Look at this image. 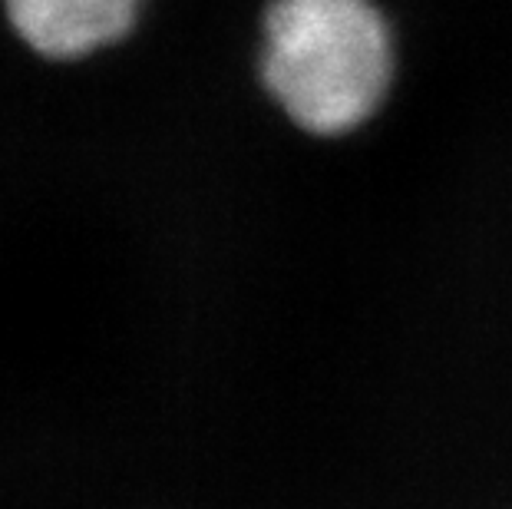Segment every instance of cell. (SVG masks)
<instances>
[{"label": "cell", "instance_id": "7a4b0ae2", "mask_svg": "<svg viewBox=\"0 0 512 509\" xmlns=\"http://www.w3.org/2000/svg\"><path fill=\"white\" fill-rule=\"evenodd\" d=\"M149 0H0V14L40 60L76 63L119 47L143 20Z\"/></svg>", "mask_w": 512, "mask_h": 509}, {"label": "cell", "instance_id": "6da1fadb", "mask_svg": "<svg viewBox=\"0 0 512 509\" xmlns=\"http://www.w3.org/2000/svg\"><path fill=\"white\" fill-rule=\"evenodd\" d=\"M394 50L370 0H271L261 24V80L294 123L351 133L384 103Z\"/></svg>", "mask_w": 512, "mask_h": 509}]
</instances>
